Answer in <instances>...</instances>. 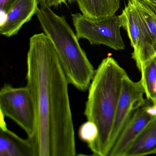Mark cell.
Wrapping results in <instances>:
<instances>
[{
	"mask_svg": "<svg viewBox=\"0 0 156 156\" xmlns=\"http://www.w3.org/2000/svg\"><path fill=\"white\" fill-rule=\"evenodd\" d=\"M145 105L137 109L122 130L109 156H125L147 126L155 117L147 112Z\"/></svg>",
	"mask_w": 156,
	"mask_h": 156,
	"instance_id": "obj_7",
	"label": "cell"
},
{
	"mask_svg": "<svg viewBox=\"0 0 156 156\" xmlns=\"http://www.w3.org/2000/svg\"><path fill=\"white\" fill-rule=\"evenodd\" d=\"M155 58H156V56H155Z\"/></svg>",
	"mask_w": 156,
	"mask_h": 156,
	"instance_id": "obj_23",
	"label": "cell"
},
{
	"mask_svg": "<svg viewBox=\"0 0 156 156\" xmlns=\"http://www.w3.org/2000/svg\"><path fill=\"white\" fill-rule=\"evenodd\" d=\"M69 2H75L76 0H68Z\"/></svg>",
	"mask_w": 156,
	"mask_h": 156,
	"instance_id": "obj_21",
	"label": "cell"
},
{
	"mask_svg": "<svg viewBox=\"0 0 156 156\" xmlns=\"http://www.w3.org/2000/svg\"><path fill=\"white\" fill-rule=\"evenodd\" d=\"M121 1V0H120ZM129 1H130V0H129ZM138 1H140V0H138Z\"/></svg>",
	"mask_w": 156,
	"mask_h": 156,
	"instance_id": "obj_22",
	"label": "cell"
},
{
	"mask_svg": "<svg viewBox=\"0 0 156 156\" xmlns=\"http://www.w3.org/2000/svg\"><path fill=\"white\" fill-rule=\"evenodd\" d=\"M140 1L146 7L149 8L156 16V1H154V0H140Z\"/></svg>",
	"mask_w": 156,
	"mask_h": 156,
	"instance_id": "obj_16",
	"label": "cell"
},
{
	"mask_svg": "<svg viewBox=\"0 0 156 156\" xmlns=\"http://www.w3.org/2000/svg\"><path fill=\"white\" fill-rule=\"evenodd\" d=\"M146 110L149 115L154 117H156V103L152 104V105L147 104Z\"/></svg>",
	"mask_w": 156,
	"mask_h": 156,
	"instance_id": "obj_17",
	"label": "cell"
},
{
	"mask_svg": "<svg viewBox=\"0 0 156 156\" xmlns=\"http://www.w3.org/2000/svg\"><path fill=\"white\" fill-rule=\"evenodd\" d=\"M134 1L138 12L146 26L156 52V16L140 1Z\"/></svg>",
	"mask_w": 156,
	"mask_h": 156,
	"instance_id": "obj_13",
	"label": "cell"
},
{
	"mask_svg": "<svg viewBox=\"0 0 156 156\" xmlns=\"http://www.w3.org/2000/svg\"><path fill=\"white\" fill-rule=\"evenodd\" d=\"M67 0H46V5L51 8L52 6H57L59 5L64 3H66Z\"/></svg>",
	"mask_w": 156,
	"mask_h": 156,
	"instance_id": "obj_18",
	"label": "cell"
},
{
	"mask_svg": "<svg viewBox=\"0 0 156 156\" xmlns=\"http://www.w3.org/2000/svg\"><path fill=\"white\" fill-rule=\"evenodd\" d=\"M0 115V156H35L28 138L20 136L8 129L4 120Z\"/></svg>",
	"mask_w": 156,
	"mask_h": 156,
	"instance_id": "obj_9",
	"label": "cell"
},
{
	"mask_svg": "<svg viewBox=\"0 0 156 156\" xmlns=\"http://www.w3.org/2000/svg\"><path fill=\"white\" fill-rule=\"evenodd\" d=\"M38 4V0H17L8 9L5 22L0 25L1 34L7 37L17 34L23 25L36 14Z\"/></svg>",
	"mask_w": 156,
	"mask_h": 156,
	"instance_id": "obj_8",
	"label": "cell"
},
{
	"mask_svg": "<svg viewBox=\"0 0 156 156\" xmlns=\"http://www.w3.org/2000/svg\"><path fill=\"white\" fill-rule=\"evenodd\" d=\"M36 15L44 34L53 44L69 83L79 90H87L96 70L65 16L56 14L46 4L40 5Z\"/></svg>",
	"mask_w": 156,
	"mask_h": 156,
	"instance_id": "obj_2",
	"label": "cell"
},
{
	"mask_svg": "<svg viewBox=\"0 0 156 156\" xmlns=\"http://www.w3.org/2000/svg\"><path fill=\"white\" fill-rule=\"evenodd\" d=\"M154 1H156V0H154Z\"/></svg>",
	"mask_w": 156,
	"mask_h": 156,
	"instance_id": "obj_24",
	"label": "cell"
},
{
	"mask_svg": "<svg viewBox=\"0 0 156 156\" xmlns=\"http://www.w3.org/2000/svg\"><path fill=\"white\" fill-rule=\"evenodd\" d=\"M141 80L148 101L156 103V58L155 57L145 64L140 71Z\"/></svg>",
	"mask_w": 156,
	"mask_h": 156,
	"instance_id": "obj_12",
	"label": "cell"
},
{
	"mask_svg": "<svg viewBox=\"0 0 156 156\" xmlns=\"http://www.w3.org/2000/svg\"><path fill=\"white\" fill-rule=\"evenodd\" d=\"M71 17L79 39H86L91 44L103 45L115 50H123L125 48L119 16L95 20L78 12L72 14Z\"/></svg>",
	"mask_w": 156,
	"mask_h": 156,
	"instance_id": "obj_3",
	"label": "cell"
},
{
	"mask_svg": "<svg viewBox=\"0 0 156 156\" xmlns=\"http://www.w3.org/2000/svg\"><path fill=\"white\" fill-rule=\"evenodd\" d=\"M0 112L22 128L31 137L35 124L34 102L27 86L15 88L5 84L0 91Z\"/></svg>",
	"mask_w": 156,
	"mask_h": 156,
	"instance_id": "obj_4",
	"label": "cell"
},
{
	"mask_svg": "<svg viewBox=\"0 0 156 156\" xmlns=\"http://www.w3.org/2000/svg\"><path fill=\"white\" fill-rule=\"evenodd\" d=\"M17 0H0V12L6 13L8 9Z\"/></svg>",
	"mask_w": 156,
	"mask_h": 156,
	"instance_id": "obj_15",
	"label": "cell"
},
{
	"mask_svg": "<svg viewBox=\"0 0 156 156\" xmlns=\"http://www.w3.org/2000/svg\"><path fill=\"white\" fill-rule=\"evenodd\" d=\"M127 73L114 58L103 59L95 71L89 88L84 115L93 123L99 135L95 142L88 145L93 154L109 156L115 114L122 86Z\"/></svg>",
	"mask_w": 156,
	"mask_h": 156,
	"instance_id": "obj_1",
	"label": "cell"
},
{
	"mask_svg": "<svg viewBox=\"0 0 156 156\" xmlns=\"http://www.w3.org/2000/svg\"><path fill=\"white\" fill-rule=\"evenodd\" d=\"M119 17L122 27L127 31L133 48L132 57L140 71L146 63L155 57L156 52L134 0L128 1Z\"/></svg>",
	"mask_w": 156,
	"mask_h": 156,
	"instance_id": "obj_5",
	"label": "cell"
},
{
	"mask_svg": "<svg viewBox=\"0 0 156 156\" xmlns=\"http://www.w3.org/2000/svg\"><path fill=\"white\" fill-rule=\"evenodd\" d=\"M38 1H39V4H40V5L46 4V0H38Z\"/></svg>",
	"mask_w": 156,
	"mask_h": 156,
	"instance_id": "obj_20",
	"label": "cell"
},
{
	"mask_svg": "<svg viewBox=\"0 0 156 156\" xmlns=\"http://www.w3.org/2000/svg\"><path fill=\"white\" fill-rule=\"evenodd\" d=\"M76 156H100L97 155L93 154V155H87L84 154H79L76 155Z\"/></svg>",
	"mask_w": 156,
	"mask_h": 156,
	"instance_id": "obj_19",
	"label": "cell"
},
{
	"mask_svg": "<svg viewBox=\"0 0 156 156\" xmlns=\"http://www.w3.org/2000/svg\"><path fill=\"white\" fill-rule=\"evenodd\" d=\"M99 135L98 128L93 123L89 121L83 123L78 130V136L82 142L89 145L95 142Z\"/></svg>",
	"mask_w": 156,
	"mask_h": 156,
	"instance_id": "obj_14",
	"label": "cell"
},
{
	"mask_svg": "<svg viewBox=\"0 0 156 156\" xmlns=\"http://www.w3.org/2000/svg\"><path fill=\"white\" fill-rule=\"evenodd\" d=\"M144 94V89L141 80L134 81L127 75L124 77L111 138V150L135 112L146 104V101L143 97Z\"/></svg>",
	"mask_w": 156,
	"mask_h": 156,
	"instance_id": "obj_6",
	"label": "cell"
},
{
	"mask_svg": "<svg viewBox=\"0 0 156 156\" xmlns=\"http://www.w3.org/2000/svg\"><path fill=\"white\" fill-rule=\"evenodd\" d=\"M156 154V117L144 129L125 156H147Z\"/></svg>",
	"mask_w": 156,
	"mask_h": 156,
	"instance_id": "obj_11",
	"label": "cell"
},
{
	"mask_svg": "<svg viewBox=\"0 0 156 156\" xmlns=\"http://www.w3.org/2000/svg\"><path fill=\"white\" fill-rule=\"evenodd\" d=\"M82 14L100 20L115 15L120 8V0H76Z\"/></svg>",
	"mask_w": 156,
	"mask_h": 156,
	"instance_id": "obj_10",
	"label": "cell"
}]
</instances>
